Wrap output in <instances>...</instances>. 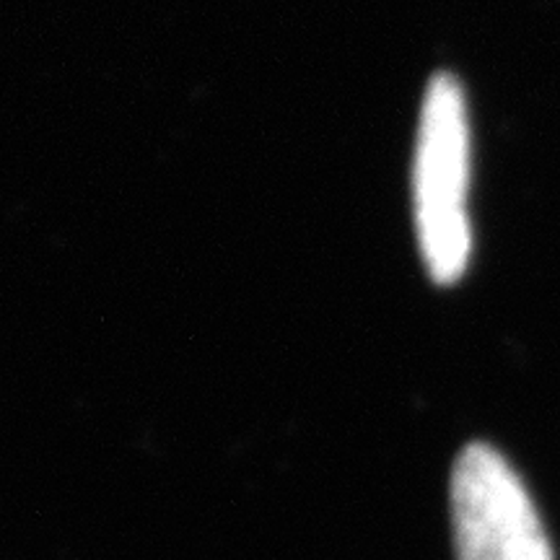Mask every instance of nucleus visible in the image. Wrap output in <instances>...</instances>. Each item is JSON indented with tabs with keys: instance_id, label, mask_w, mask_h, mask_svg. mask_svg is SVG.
<instances>
[{
	"instance_id": "f257e3e1",
	"label": "nucleus",
	"mask_w": 560,
	"mask_h": 560,
	"mask_svg": "<svg viewBox=\"0 0 560 560\" xmlns=\"http://www.w3.org/2000/svg\"><path fill=\"white\" fill-rule=\"evenodd\" d=\"M470 192V120L462 86L436 75L420 109L416 151V223L431 278L450 285L462 278L472 255L467 215Z\"/></svg>"
},
{
	"instance_id": "f03ea898",
	"label": "nucleus",
	"mask_w": 560,
	"mask_h": 560,
	"mask_svg": "<svg viewBox=\"0 0 560 560\" xmlns=\"http://www.w3.org/2000/svg\"><path fill=\"white\" fill-rule=\"evenodd\" d=\"M450 503L457 560H556L522 478L490 444L457 454Z\"/></svg>"
}]
</instances>
